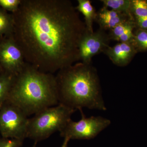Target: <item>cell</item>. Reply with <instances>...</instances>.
Here are the masks:
<instances>
[{"instance_id": "obj_3", "label": "cell", "mask_w": 147, "mask_h": 147, "mask_svg": "<svg viewBox=\"0 0 147 147\" xmlns=\"http://www.w3.org/2000/svg\"><path fill=\"white\" fill-rule=\"evenodd\" d=\"M7 101L17 106L28 116L58 105L55 76L26 62L13 77Z\"/></svg>"}, {"instance_id": "obj_2", "label": "cell", "mask_w": 147, "mask_h": 147, "mask_svg": "<svg viewBox=\"0 0 147 147\" xmlns=\"http://www.w3.org/2000/svg\"><path fill=\"white\" fill-rule=\"evenodd\" d=\"M59 104L73 110H106L97 70L91 63L78 62L55 76Z\"/></svg>"}, {"instance_id": "obj_23", "label": "cell", "mask_w": 147, "mask_h": 147, "mask_svg": "<svg viewBox=\"0 0 147 147\" xmlns=\"http://www.w3.org/2000/svg\"><path fill=\"white\" fill-rule=\"evenodd\" d=\"M3 72L1 68V66H0V73H1Z\"/></svg>"}, {"instance_id": "obj_10", "label": "cell", "mask_w": 147, "mask_h": 147, "mask_svg": "<svg viewBox=\"0 0 147 147\" xmlns=\"http://www.w3.org/2000/svg\"><path fill=\"white\" fill-rule=\"evenodd\" d=\"M130 18L126 14L103 6L96 12L95 21L99 24L100 28L110 30L122 22L130 20Z\"/></svg>"}, {"instance_id": "obj_24", "label": "cell", "mask_w": 147, "mask_h": 147, "mask_svg": "<svg viewBox=\"0 0 147 147\" xmlns=\"http://www.w3.org/2000/svg\"><path fill=\"white\" fill-rule=\"evenodd\" d=\"M34 147H35V145H34Z\"/></svg>"}, {"instance_id": "obj_11", "label": "cell", "mask_w": 147, "mask_h": 147, "mask_svg": "<svg viewBox=\"0 0 147 147\" xmlns=\"http://www.w3.org/2000/svg\"><path fill=\"white\" fill-rule=\"evenodd\" d=\"M78 5L76 8L77 11L82 13L84 16L85 24L87 30L93 32V23L95 21L96 12L89 0H78Z\"/></svg>"}, {"instance_id": "obj_4", "label": "cell", "mask_w": 147, "mask_h": 147, "mask_svg": "<svg viewBox=\"0 0 147 147\" xmlns=\"http://www.w3.org/2000/svg\"><path fill=\"white\" fill-rule=\"evenodd\" d=\"M76 110L62 104L45 108L29 119L27 138L39 142L60 131Z\"/></svg>"}, {"instance_id": "obj_17", "label": "cell", "mask_w": 147, "mask_h": 147, "mask_svg": "<svg viewBox=\"0 0 147 147\" xmlns=\"http://www.w3.org/2000/svg\"><path fill=\"white\" fill-rule=\"evenodd\" d=\"M143 50H147V32L145 30L138 31L131 42Z\"/></svg>"}, {"instance_id": "obj_22", "label": "cell", "mask_w": 147, "mask_h": 147, "mask_svg": "<svg viewBox=\"0 0 147 147\" xmlns=\"http://www.w3.org/2000/svg\"><path fill=\"white\" fill-rule=\"evenodd\" d=\"M69 140H70V139L68 138H67V137L64 138V140L63 144L61 147H67L68 142H69Z\"/></svg>"}, {"instance_id": "obj_14", "label": "cell", "mask_w": 147, "mask_h": 147, "mask_svg": "<svg viewBox=\"0 0 147 147\" xmlns=\"http://www.w3.org/2000/svg\"><path fill=\"white\" fill-rule=\"evenodd\" d=\"M103 6L111 8L112 10L126 14L131 17L130 6L131 1L129 0H101Z\"/></svg>"}, {"instance_id": "obj_18", "label": "cell", "mask_w": 147, "mask_h": 147, "mask_svg": "<svg viewBox=\"0 0 147 147\" xmlns=\"http://www.w3.org/2000/svg\"><path fill=\"white\" fill-rule=\"evenodd\" d=\"M21 2V0H0V7L13 13L18 9Z\"/></svg>"}, {"instance_id": "obj_12", "label": "cell", "mask_w": 147, "mask_h": 147, "mask_svg": "<svg viewBox=\"0 0 147 147\" xmlns=\"http://www.w3.org/2000/svg\"><path fill=\"white\" fill-rule=\"evenodd\" d=\"M14 20L12 13L0 7V36L13 34Z\"/></svg>"}, {"instance_id": "obj_1", "label": "cell", "mask_w": 147, "mask_h": 147, "mask_svg": "<svg viewBox=\"0 0 147 147\" xmlns=\"http://www.w3.org/2000/svg\"><path fill=\"white\" fill-rule=\"evenodd\" d=\"M11 13L13 38L27 63L53 74L80 61L79 43L88 30L71 1L21 0Z\"/></svg>"}, {"instance_id": "obj_21", "label": "cell", "mask_w": 147, "mask_h": 147, "mask_svg": "<svg viewBox=\"0 0 147 147\" xmlns=\"http://www.w3.org/2000/svg\"><path fill=\"white\" fill-rule=\"evenodd\" d=\"M137 25L142 30H147V16L146 17L137 18Z\"/></svg>"}, {"instance_id": "obj_8", "label": "cell", "mask_w": 147, "mask_h": 147, "mask_svg": "<svg viewBox=\"0 0 147 147\" xmlns=\"http://www.w3.org/2000/svg\"><path fill=\"white\" fill-rule=\"evenodd\" d=\"M99 28L92 33L87 32L82 38L79 45L80 61L85 63H91L94 56L104 51L109 45V34Z\"/></svg>"}, {"instance_id": "obj_13", "label": "cell", "mask_w": 147, "mask_h": 147, "mask_svg": "<svg viewBox=\"0 0 147 147\" xmlns=\"http://www.w3.org/2000/svg\"><path fill=\"white\" fill-rule=\"evenodd\" d=\"M14 76L3 71L0 73V108L8 98Z\"/></svg>"}, {"instance_id": "obj_5", "label": "cell", "mask_w": 147, "mask_h": 147, "mask_svg": "<svg viewBox=\"0 0 147 147\" xmlns=\"http://www.w3.org/2000/svg\"><path fill=\"white\" fill-rule=\"evenodd\" d=\"M28 116L16 105L6 101L0 108V133L3 138H27Z\"/></svg>"}, {"instance_id": "obj_15", "label": "cell", "mask_w": 147, "mask_h": 147, "mask_svg": "<svg viewBox=\"0 0 147 147\" xmlns=\"http://www.w3.org/2000/svg\"><path fill=\"white\" fill-rule=\"evenodd\" d=\"M134 24L130 20L123 21L117 25L115 28L110 30L109 34L110 39L116 40L117 38L123 34L127 31L134 28Z\"/></svg>"}, {"instance_id": "obj_6", "label": "cell", "mask_w": 147, "mask_h": 147, "mask_svg": "<svg viewBox=\"0 0 147 147\" xmlns=\"http://www.w3.org/2000/svg\"><path fill=\"white\" fill-rule=\"evenodd\" d=\"M82 118L77 122L70 120L60 131L61 137L71 139H94L111 124L110 120L100 116L86 117L82 109L79 110Z\"/></svg>"}, {"instance_id": "obj_19", "label": "cell", "mask_w": 147, "mask_h": 147, "mask_svg": "<svg viewBox=\"0 0 147 147\" xmlns=\"http://www.w3.org/2000/svg\"><path fill=\"white\" fill-rule=\"evenodd\" d=\"M23 140L8 138H0V147H21Z\"/></svg>"}, {"instance_id": "obj_7", "label": "cell", "mask_w": 147, "mask_h": 147, "mask_svg": "<svg viewBox=\"0 0 147 147\" xmlns=\"http://www.w3.org/2000/svg\"><path fill=\"white\" fill-rule=\"evenodd\" d=\"M26 63L13 34L0 36V66L3 72L15 76Z\"/></svg>"}, {"instance_id": "obj_20", "label": "cell", "mask_w": 147, "mask_h": 147, "mask_svg": "<svg viewBox=\"0 0 147 147\" xmlns=\"http://www.w3.org/2000/svg\"><path fill=\"white\" fill-rule=\"evenodd\" d=\"M133 29L131 28L123 34L118 38L116 40L119 42H131L133 40L134 36Z\"/></svg>"}, {"instance_id": "obj_16", "label": "cell", "mask_w": 147, "mask_h": 147, "mask_svg": "<svg viewBox=\"0 0 147 147\" xmlns=\"http://www.w3.org/2000/svg\"><path fill=\"white\" fill-rule=\"evenodd\" d=\"M132 11L137 18L147 16V1L144 0L131 1L130 12Z\"/></svg>"}, {"instance_id": "obj_9", "label": "cell", "mask_w": 147, "mask_h": 147, "mask_svg": "<svg viewBox=\"0 0 147 147\" xmlns=\"http://www.w3.org/2000/svg\"><path fill=\"white\" fill-rule=\"evenodd\" d=\"M131 42H119L113 47L109 46L103 52L115 65L123 67L127 65L135 54Z\"/></svg>"}]
</instances>
